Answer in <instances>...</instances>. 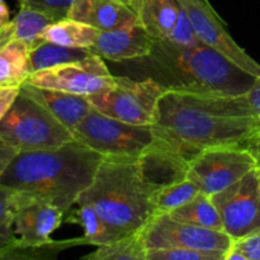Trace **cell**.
Here are the masks:
<instances>
[{"mask_svg": "<svg viewBox=\"0 0 260 260\" xmlns=\"http://www.w3.org/2000/svg\"><path fill=\"white\" fill-rule=\"evenodd\" d=\"M155 135L190 160L206 149L241 145L256 134L245 94L167 90L160 101Z\"/></svg>", "mask_w": 260, "mask_h": 260, "instance_id": "cell-1", "label": "cell"}, {"mask_svg": "<svg viewBox=\"0 0 260 260\" xmlns=\"http://www.w3.org/2000/svg\"><path fill=\"white\" fill-rule=\"evenodd\" d=\"M103 157L76 139L55 149L19 152L0 184L68 213L91 184Z\"/></svg>", "mask_w": 260, "mask_h": 260, "instance_id": "cell-2", "label": "cell"}, {"mask_svg": "<svg viewBox=\"0 0 260 260\" xmlns=\"http://www.w3.org/2000/svg\"><path fill=\"white\" fill-rule=\"evenodd\" d=\"M135 61L141 65L145 78L167 90L245 94L256 79L205 43L184 46L154 41L149 55Z\"/></svg>", "mask_w": 260, "mask_h": 260, "instance_id": "cell-3", "label": "cell"}, {"mask_svg": "<svg viewBox=\"0 0 260 260\" xmlns=\"http://www.w3.org/2000/svg\"><path fill=\"white\" fill-rule=\"evenodd\" d=\"M139 157L104 156L91 184L78 198L123 235L137 233L155 216V192Z\"/></svg>", "mask_w": 260, "mask_h": 260, "instance_id": "cell-4", "label": "cell"}, {"mask_svg": "<svg viewBox=\"0 0 260 260\" xmlns=\"http://www.w3.org/2000/svg\"><path fill=\"white\" fill-rule=\"evenodd\" d=\"M0 139L19 152H25L55 149L74 140V134L20 89L0 121Z\"/></svg>", "mask_w": 260, "mask_h": 260, "instance_id": "cell-5", "label": "cell"}, {"mask_svg": "<svg viewBox=\"0 0 260 260\" xmlns=\"http://www.w3.org/2000/svg\"><path fill=\"white\" fill-rule=\"evenodd\" d=\"M74 139L102 156L140 157L156 142L152 126L122 122L91 109L74 129Z\"/></svg>", "mask_w": 260, "mask_h": 260, "instance_id": "cell-6", "label": "cell"}, {"mask_svg": "<svg viewBox=\"0 0 260 260\" xmlns=\"http://www.w3.org/2000/svg\"><path fill=\"white\" fill-rule=\"evenodd\" d=\"M167 89L151 78L134 80L116 76L111 88L89 95L93 108L122 122L154 126L159 119L160 101Z\"/></svg>", "mask_w": 260, "mask_h": 260, "instance_id": "cell-7", "label": "cell"}, {"mask_svg": "<svg viewBox=\"0 0 260 260\" xmlns=\"http://www.w3.org/2000/svg\"><path fill=\"white\" fill-rule=\"evenodd\" d=\"M256 168L253 155L243 145H226L206 149L188 164L187 178L201 192L213 196L230 187Z\"/></svg>", "mask_w": 260, "mask_h": 260, "instance_id": "cell-8", "label": "cell"}, {"mask_svg": "<svg viewBox=\"0 0 260 260\" xmlns=\"http://www.w3.org/2000/svg\"><path fill=\"white\" fill-rule=\"evenodd\" d=\"M211 197L222 220L223 231L233 240L260 230L258 168Z\"/></svg>", "mask_w": 260, "mask_h": 260, "instance_id": "cell-9", "label": "cell"}, {"mask_svg": "<svg viewBox=\"0 0 260 260\" xmlns=\"http://www.w3.org/2000/svg\"><path fill=\"white\" fill-rule=\"evenodd\" d=\"M140 231L147 249L188 248L203 251H228L234 241L225 231L183 222L170 217L168 213L155 215Z\"/></svg>", "mask_w": 260, "mask_h": 260, "instance_id": "cell-10", "label": "cell"}, {"mask_svg": "<svg viewBox=\"0 0 260 260\" xmlns=\"http://www.w3.org/2000/svg\"><path fill=\"white\" fill-rule=\"evenodd\" d=\"M114 81L116 76L112 75L103 58L91 55L83 60L36 71L25 83L38 88L89 96L111 88Z\"/></svg>", "mask_w": 260, "mask_h": 260, "instance_id": "cell-11", "label": "cell"}, {"mask_svg": "<svg viewBox=\"0 0 260 260\" xmlns=\"http://www.w3.org/2000/svg\"><path fill=\"white\" fill-rule=\"evenodd\" d=\"M180 8L189 18L198 40L213 48L254 78L260 76V63L235 42L208 0H178Z\"/></svg>", "mask_w": 260, "mask_h": 260, "instance_id": "cell-12", "label": "cell"}, {"mask_svg": "<svg viewBox=\"0 0 260 260\" xmlns=\"http://www.w3.org/2000/svg\"><path fill=\"white\" fill-rule=\"evenodd\" d=\"M14 229L18 236L15 246L40 245L51 241V235L63 221L65 213L51 203L14 190Z\"/></svg>", "mask_w": 260, "mask_h": 260, "instance_id": "cell-13", "label": "cell"}, {"mask_svg": "<svg viewBox=\"0 0 260 260\" xmlns=\"http://www.w3.org/2000/svg\"><path fill=\"white\" fill-rule=\"evenodd\" d=\"M152 45L151 36L140 23H134L117 29L101 30L89 51L102 58L122 62L145 57L151 51Z\"/></svg>", "mask_w": 260, "mask_h": 260, "instance_id": "cell-14", "label": "cell"}, {"mask_svg": "<svg viewBox=\"0 0 260 260\" xmlns=\"http://www.w3.org/2000/svg\"><path fill=\"white\" fill-rule=\"evenodd\" d=\"M30 48L15 37L13 19L0 27V88H20L32 74Z\"/></svg>", "mask_w": 260, "mask_h": 260, "instance_id": "cell-15", "label": "cell"}, {"mask_svg": "<svg viewBox=\"0 0 260 260\" xmlns=\"http://www.w3.org/2000/svg\"><path fill=\"white\" fill-rule=\"evenodd\" d=\"M68 17L98 30L117 29L139 23L134 9L117 0H75Z\"/></svg>", "mask_w": 260, "mask_h": 260, "instance_id": "cell-16", "label": "cell"}, {"mask_svg": "<svg viewBox=\"0 0 260 260\" xmlns=\"http://www.w3.org/2000/svg\"><path fill=\"white\" fill-rule=\"evenodd\" d=\"M20 89L46 107L53 114V117L57 118L71 132H74L84 117L93 109L90 101L85 95L56 90V89L38 88L28 83L23 84Z\"/></svg>", "mask_w": 260, "mask_h": 260, "instance_id": "cell-17", "label": "cell"}, {"mask_svg": "<svg viewBox=\"0 0 260 260\" xmlns=\"http://www.w3.org/2000/svg\"><path fill=\"white\" fill-rule=\"evenodd\" d=\"M139 160L147 179L157 187L187 178L189 160L159 137Z\"/></svg>", "mask_w": 260, "mask_h": 260, "instance_id": "cell-18", "label": "cell"}, {"mask_svg": "<svg viewBox=\"0 0 260 260\" xmlns=\"http://www.w3.org/2000/svg\"><path fill=\"white\" fill-rule=\"evenodd\" d=\"M131 8L154 41L168 40L182 10L178 0H136Z\"/></svg>", "mask_w": 260, "mask_h": 260, "instance_id": "cell-19", "label": "cell"}, {"mask_svg": "<svg viewBox=\"0 0 260 260\" xmlns=\"http://www.w3.org/2000/svg\"><path fill=\"white\" fill-rule=\"evenodd\" d=\"M99 32L101 30L91 25L66 17L47 25L41 38L42 41L58 43L68 47L89 50L95 42Z\"/></svg>", "mask_w": 260, "mask_h": 260, "instance_id": "cell-20", "label": "cell"}, {"mask_svg": "<svg viewBox=\"0 0 260 260\" xmlns=\"http://www.w3.org/2000/svg\"><path fill=\"white\" fill-rule=\"evenodd\" d=\"M66 222L78 223L83 228V236L85 239L86 245H107V244H111L118 239L127 236L109 226L94 210L93 206L88 205V203H78V210L71 212Z\"/></svg>", "mask_w": 260, "mask_h": 260, "instance_id": "cell-21", "label": "cell"}, {"mask_svg": "<svg viewBox=\"0 0 260 260\" xmlns=\"http://www.w3.org/2000/svg\"><path fill=\"white\" fill-rule=\"evenodd\" d=\"M168 215L183 222L223 231L222 220H221L215 202L212 201V197L203 192L198 193L193 200H190L185 205L170 211Z\"/></svg>", "mask_w": 260, "mask_h": 260, "instance_id": "cell-22", "label": "cell"}, {"mask_svg": "<svg viewBox=\"0 0 260 260\" xmlns=\"http://www.w3.org/2000/svg\"><path fill=\"white\" fill-rule=\"evenodd\" d=\"M94 55L86 48L68 47V46L58 45V43L43 42L38 43L36 47L30 48V69L32 73L53 68V66L62 65V63L73 62V61L83 60Z\"/></svg>", "mask_w": 260, "mask_h": 260, "instance_id": "cell-23", "label": "cell"}, {"mask_svg": "<svg viewBox=\"0 0 260 260\" xmlns=\"http://www.w3.org/2000/svg\"><path fill=\"white\" fill-rule=\"evenodd\" d=\"M147 248L141 231L129 234L107 245L96 246V250L83 256L86 260H146Z\"/></svg>", "mask_w": 260, "mask_h": 260, "instance_id": "cell-24", "label": "cell"}, {"mask_svg": "<svg viewBox=\"0 0 260 260\" xmlns=\"http://www.w3.org/2000/svg\"><path fill=\"white\" fill-rule=\"evenodd\" d=\"M53 22H56L55 18L46 13L29 9V8H19V12L13 19L15 37L24 41L29 46V48L36 47L38 43L43 42L41 38L43 30Z\"/></svg>", "mask_w": 260, "mask_h": 260, "instance_id": "cell-25", "label": "cell"}, {"mask_svg": "<svg viewBox=\"0 0 260 260\" xmlns=\"http://www.w3.org/2000/svg\"><path fill=\"white\" fill-rule=\"evenodd\" d=\"M200 192V188L188 178L179 182L161 185L154 196V206L156 210L155 215L169 213L170 211L189 202Z\"/></svg>", "mask_w": 260, "mask_h": 260, "instance_id": "cell-26", "label": "cell"}, {"mask_svg": "<svg viewBox=\"0 0 260 260\" xmlns=\"http://www.w3.org/2000/svg\"><path fill=\"white\" fill-rule=\"evenodd\" d=\"M13 196L14 190L0 184V260H5L18 241L14 229Z\"/></svg>", "mask_w": 260, "mask_h": 260, "instance_id": "cell-27", "label": "cell"}, {"mask_svg": "<svg viewBox=\"0 0 260 260\" xmlns=\"http://www.w3.org/2000/svg\"><path fill=\"white\" fill-rule=\"evenodd\" d=\"M86 245L84 236L76 239H69V240H51L48 243L40 244V245L32 246H14L5 260H17V259H35V260H50L56 259L61 251L66 250L74 246Z\"/></svg>", "mask_w": 260, "mask_h": 260, "instance_id": "cell-28", "label": "cell"}, {"mask_svg": "<svg viewBox=\"0 0 260 260\" xmlns=\"http://www.w3.org/2000/svg\"><path fill=\"white\" fill-rule=\"evenodd\" d=\"M226 253L188 248H155L147 249L146 260H225Z\"/></svg>", "mask_w": 260, "mask_h": 260, "instance_id": "cell-29", "label": "cell"}, {"mask_svg": "<svg viewBox=\"0 0 260 260\" xmlns=\"http://www.w3.org/2000/svg\"><path fill=\"white\" fill-rule=\"evenodd\" d=\"M75 0H18L19 8H29L46 13L56 20L68 17L69 10Z\"/></svg>", "mask_w": 260, "mask_h": 260, "instance_id": "cell-30", "label": "cell"}, {"mask_svg": "<svg viewBox=\"0 0 260 260\" xmlns=\"http://www.w3.org/2000/svg\"><path fill=\"white\" fill-rule=\"evenodd\" d=\"M167 41L170 42L178 43V45H184V46H193V45H200L201 42L198 40L197 35H196L194 29L192 27V23H190L189 18L187 17L184 10H180L179 18H178V22L175 24L174 29L172 30L170 36L168 37Z\"/></svg>", "mask_w": 260, "mask_h": 260, "instance_id": "cell-31", "label": "cell"}, {"mask_svg": "<svg viewBox=\"0 0 260 260\" xmlns=\"http://www.w3.org/2000/svg\"><path fill=\"white\" fill-rule=\"evenodd\" d=\"M231 246L240 251L246 260H260V230L234 240Z\"/></svg>", "mask_w": 260, "mask_h": 260, "instance_id": "cell-32", "label": "cell"}, {"mask_svg": "<svg viewBox=\"0 0 260 260\" xmlns=\"http://www.w3.org/2000/svg\"><path fill=\"white\" fill-rule=\"evenodd\" d=\"M246 98H248L251 111H253L254 117H255L256 126H258V131L256 132H260V76L255 79L251 88L248 90Z\"/></svg>", "mask_w": 260, "mask_h": 260, "instance_id": "cell-33", "label": "cell"}, {"mask_svg": "<svg viewBox=\"0 0 260 260\" xmlns=\"http://www.w3.org/2000/svg\"><path fill=\"white\" fill-rule=\"evenodd\" d=\"M18 154H19V151L15 147H13L12 145H9L4 140L0 139V179H2L7 168L9 167L10 162L13 161V159Z\"/></svg>", "mask_w": 260, "mask_h": 260, "instance_id": "cell-34", "label": "cell"}, {"mask_svg": "<svg viewBox=\"0 0 260 260\" xmlns=\"http://www.w3.org/2000/svg\"><path fill=\"white\" fill-rule=\"evenodd\" d=\"M19 90L20 88H0V121L15 101Z\"/></svg>", "mask_w": 260, "mask_h": 260, "instance_id": "cell-35", "label": "cell"}, {"mask_svg": "<svg viewBox=\"0 0 260 260\" xmlns=\"http://www.w3.org/2000/svg\"><path fill=\"white\" fill-rule=\"evenodd\" d=\"M241 145L253 155L254 160H255L256 168H258V170L260 172V132L251 135V136L248 137Z\"/></svg>", "mask_w": 260, "mask_h": 260, "instance_id": "cell-36", "label": "cell"}, {"mask_svg": "<svg viewBox=\"0 0 260 260\" xmlns=\"http://www.w3.org/2000/svg\"><path fill=\"white\" fill-rule=\"evenodd\" d=\"M10 22V12L4 0H0V27Z\"/></svg>", "mask_w": 260, "mask_h": 260, "instance_id": "cell-37", "label": "cell"}, {"mask_svg": "<svg viewBox=\"0 0 260 260\" xmlns=\"http://www.w3.org/2000/svg\"><path fill=\"white\" fill-rule=\"evenodd\" d=\"M117 2L124 3V4H127V5H128L129 8H131V7H132V4H134V3L136 2V0H117Z\"/></svg>", "mask_w": 260, "mask_h": 260, "instance_id": "cell-38", "label": "cell"}, {"mask_svg": "<svg viewBox=\"0 0 260 260\" xmlns=\"http://www.w3.org/2000/svg\"><path fill=\"white\" fill-rule=\"evenodd\" d=\"M259 189H260V172H259Z\"/></svg>", "mask_w": 260, "mask_h": 260, "instance_id": "cell-39", "label": "cell"}]
</instances>
